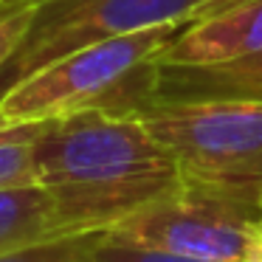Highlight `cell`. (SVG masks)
I'll return each mask as SVG.
<instances>
[{"mask_svg":"<svg viewBox=\"0 0 262 262\" xmlns=\"http://www.w3.org/2000/svg\"><path fill=\"white\" fill-rule=\"evenodd\" d=\"M34 183L62 234H107L183 186L166 147L136 113L91 107L40 121Z\"/></svg>","mask_w":262,"mask_h":262,"instance_id":"cell-1","label":"cell"},{"mask_svg":"<svg viewBox=\"0 0 262 262\" xmlns=\"http://www.w3.org/2000/svg\"><path fill=\"white\" fill-rule=\"evenodd\" d=\"M181 26L102 40L48 62L6 91L0 124H40L91 107L136 113L155 96V59Z\"/></svg>","mask_w":262,"mask_h":262,"instance_id":"cell-2","label":"cell"},{"mask_svg":"<svg viewBox=\"0 0 262 262\" xmlns=\"http://www.w3.org/2000/svg\"><path fill=\"white\" fill-rule=\"evenodd\" d=\"M136 116L175 158L183 183L262 203V104L149 99Z\"/></svg>","mask_w":262,"mask_h":262,"instance_id":"cell-3","label":"cell"},{"mask_svg":"<svg viewBox=\"0 0 262 262\" xmlns=\"http://www.w3.org/2000/svg\"><path fill=\"white\" fill-rule=\"evenodd\" d=\"M214 0H40L17 51L0 65V99L48 62L113 37L181 26Z\"/></svg>","mask_w":262,"mask_h":262,"instance_id":"cell-4","label":"cell"},{"mask_svg":"<svg viewBox=\"0 0 262 262\" xmlns=\"http://www.w3.org/2000/svg\"><path fill=\"white\" fill-rule=\"evenodd\" d=\"M259 214V200L183 183L107 234L198 259L239 262L248 228Z\"/></svg>","mask_w":262,"mask_h":262,"instance_id":"cell-5","label":"cell"},{"mask_svg":"<svg viewBox=\"0 0 262 262\" xmlns=\"http://www.w3.org/2000/svg\"><path fill=\"white\" fill-rule=\"evenodd\" d=\"M262 51V0H214L161 48L158 65H217Z\"/></svg>","mask_w":262,"mask_h":262,"instance_id":"cell-6","label":"cell"},{"mask_svg":"<svg viewBox=\"0 0 262 262\" xmlns=\"http://www.w3.org/2000/svg\"><path fill=\"white\" fill-rule=\"evenodd\" d=\"M152 99H228L262 104V51L217 65H158Z\"/></svg>","mask_w":262,"mask_h":262,"instance_id":"cell-7","label":"cell"},{"mask_svg":"<svg viewBox=\"0 0 262 262\" xmlns=\"http://www.w3.org/2000/svg\"><path fill=\"white\" fill-rule=\"evenodd\" d=\"M59 226L51 200L37 183L0 189V254L57 237Z\"/></svg>","mask_w":262,"mask_h":262,"instance_id":"cell-8","label":"cell"},{"mask_svg":"<svg viewBox=\"0 0 262 262\" xmlns=\"http://www.w3.org/2000/svg\"><path fill=\"white\" fill-rule=\"evenodd\" d=\"M40 124H0V189L34 183V136Z\"/></svg>","mask_w":262,"mask_h":262,"instance_id":"cell-9","label":"cell"},{"mask_svg":"<svg viewBox=\"0 0 262 262\" xmlns=\"http://www.w3.org/2000/svg\"><path fill=\"white\" fill-rule=\"evenodd\" d=\"M99 234H57L40 243L0 254V262H96L93 245Z\"/></svg>","mask_w":262,"mask_h":262,"instance_id":"cell-10","label":"cell"},{"mask_svg":"<svg viewBox=\"0 0 262 262\" xmlns=\"http://www.w3.org/2000/svg\"><path fill=\"white\" fill-rule=\"evenodd\" d=\"M93 256H96V262H217L175 254V251L155 248V245L130 243V239L113 237V234H99L96 245H93Z\"/></svg>","mask_w":262,"mask_h":262,"instance_id":"cell-11","label":"cell"},{"mask_svg":"<svg viewBox=\"0 0 262 262\" xmlns=\"http://www.w3.org/2000/svg\"><path fill=\"white\" fill-rule=\"evenodd\" d=\"M40 0H0V65L23 42Z\"/></svg>","mask_w":262,"mask_h":262,"instance_id":"cell-12","label":"cell"},{"mask_svg":"<svg viewBox=\"0 0 262 262\" xmlns=\"http://www.w3.org/2000/svg\"><path fill=\"white\" fill-rule=\"evenodd\" d=\"M239 262H262V214L251 223L248 237H245V248Z\"/></svg>","mask_w":262,"mask_h":262,"instance_id":"cell-13","label":"cell"}]
</instances>
